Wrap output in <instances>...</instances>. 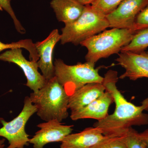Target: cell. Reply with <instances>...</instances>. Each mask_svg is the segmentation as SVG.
<instances>
[{
    "label": "cell",
    "instance_id": "cell-1",
    "mask_svg": "<svg viewBox=\"0 0 148 148\" xmlns=\"http://www.w3.org/2000/svg\"><path fill=\"white\" fill-rule=\"evenodd\" d=\"M119 78L116 71L110 70L105 75L102 84L113 98L115 108L113 113L93 124L108 137L121 136L130 127L148 124V114L143 112L148 111V97L140 106L128 102L117 87Z\"/></svg>",
    "mask_w": 148,
    "mask_h": 148
},
{
    "label": "cell",
    "instance_id": "cell-2",
    "mask_svg": "<svg viewBox=\"0 0 148 148\" xmlns=\"http://www.w3.org/2000/svg\"><path fill=\"white\" fill-rule=\"evenodd\" d=\"M29 98L36 107L38 116L44 121L57 120L61 122L69 116V96L56 76L31 93Z\"/></svg>",
    "mask_w": 148,
    "mask_h": 148
},
{
    "label": "cell",
    "instance_id": "cell-3",
    "mask_svg": "<svg viewBox=\"0 0 148 148\" xmlns=\"http://www.w3.org/2000/svg\"><path fill=\"white\" fill-rule=\"evenodd\" d=\"M136 32L132 29L112 28L85 40L80 45L87 49L86 62L95 65L101 58L118 53L131 42Z\"/></svg>",
    "mask_w": 148,
    "mask_h": 148
},
{
    "label": "cell",
    "instance_id": "cell-4",
    "mask_svg": "<svg viewBox=\"0 0 148 148\" xmlns=\"http://www.w3.org/2000/svg\"><path fill=\"white\" fill-rule=\"evenodd\" d=\"M110 27L106 15L93 8L86 5L80 16L74 22L65 24L61 29L62 45H80L85 40L98 34Z\"/></svg>",
    "mask_w": 148,
    "mask_h": 148
},
{
    "label": "cell",
    "instance_id": "cell-5",
    "mask_svg": "<svg viewBox=\"0 0 148 148\" xmlns=\"http://www.w3.org/2000/svg\"><path fill=\"white\" fill-rule=\"evenodd\" d=\"M54 65L55 76L69 96L85 85L103 82L104 77L99 74V69L89 62L69 65L61 59H56Z\"/></svg>",
    "mask_w": 148,
    "mask_h": 148
},
{
    "label": "cell",
    "instance_id": "cell-6",
    "mask_svg": "<svg viewBox=\"0 0 148 148\" xmlns=\"http://www.w3.org/2000/svg\"><path fill=\"white\" fill-rule=\"evenodd\" d=\"M37 112L36 107L29 96L25 97L23 109L16 117L10 121L0 118L3 127L0 128V137L6 139L8 146L6 148H24L29 145V135L25 130L29 120Z\"/></svg>",
    "mask_w": 148,
    "mask_h": 148
},
{
    "label": "cell",
    "instance_id": "cell-7",
    "mask_svg": "<svg viewBox=\"0 0 148 148\" xmlns=\"http://www.w3.org/2000/svg\"><path fill=\"white\" fill-rule=\"evenodd\" d=\"M0 60L13 63L21 68L27 79L26 86L36 92L45 85L47 80L38 71L37 62L28 61L22 53L21 48L9 49L0 54Z\"/></svg>",
    "mask_w": 148,
    "mask_h": 148
},
{
    "label": "cell",
    "instance_id": "cell-8",
    "mask_svg": "<svg viewBox=\"0 0 148 148\" xmlns=\"http://www.w3.org/2000/svg\"><path fill=\"white\" fill-rule=\"evenodd\" d=\"M148 4V0H123L106 15L110 27L132 29L136 16Z\"/></svg>",
    "mask_w": 148,
    "mask_h": 148
},
{
    "label": "cell",
    "instance_id": "cell-9",
    "mask_svg": "<svg viewBox=\"0 0 148 148\" xmlns=\"http://www.w3.org/2000/svg\"><path fill=\"white\" fill-rule=\"evenodd\" d=\"M40 128L29 140L34 148H44L49 143L62 142L73 131V125H64L57 120H51L40 123Z\"/></svg>",
    "mask_w": 148,
    "mask_h": 148
},
{
    "label": "cell",
    "instance_id": "cell-10",
    "mask_svg": "<svg viewBox=\"0 0 148 148\" xmlns=\"http://www.w3.org/2000/svg\"><path fill=\"white\" fill-rule=\"evenodd\" d=\"M121 52L116 61L125 71L119 77V79L128 78L135 81L142 78H148V54L147 52Z\"/></svg>",
    "mask_w": 148,
    "mask_h": 148
},
{
    "label": "cell",
    "instance_id": "cell-11",
    "mask_svg": "<svg viewBox=\"0 0 148 148\" xmlns=\"http://www.w3.org/2000/svg\"><path fill=\"white\" fill-rule=\"evenodd\" d=\"M61 39V34L58 29H55L51 32L45 39L35 43L39 56L37 63L42 75L47 80L55 76V67L53 61V51Z\"/></svg>",
    "mask_w": 148,
    "mask_h": 148
},
{
    "label": "cell",
    "instance_id": "cell-12",
    "mask_svg": "<svg viewBox=\"0 0 148 148\" xmlns=\"http://www.w3.org/2000/svg\"><path fill=\"white\" fill-rule=\"evenodd\" d=\"M113 102L110 93L106 91L100 97L83 108L71 112L70 117L73 121L84 119L101 120L108 115L109 107Z\"/></svg>",
    "mask_w": 148,
    "mask_h": 148
},
{
    "label": "cell",
    "instance_id": "cell-13",
    "mask_svg": "<svg viewBox=\"0 0 148 148\" xmlns=\"http://www.w3.org/2000/svg\"><path fill=\"white\" fill-rule=\"evenodd\" d=\"M106 91L102 83L85 85L69 96V108L71 112L82 109L100 97Z\"/></svg>",
    "mask_w": 148,
    "mask_h": 148
},
{
    "label": "cell",
    "instance_id": "cell-14",
    "mask_svg": "<svg viewBox=\"0 0 148 148\" xmlns=\"http://www.w3.org/2000/svg\"><path fill=\"white\" fill-rule=\"evenodd\" d=\"M105 137L99 128L87 127L79 133H71L66 136L60 148H90Z\"/></svg>",
    "mask_w": 148,
    "mask_h": 148
},
{
    "label": "cell",
    "instance_id": "cell-15",
    "mask_svg": "<svg viewBox=\"0 0 148 148\" xmlns=\"http://www.w3.org/2000/svg\"><path fill=\"white\" fill-rule=\"evenodd\" d=\"M50 5L58 21L65 24L76 20L81 15L85 6L77 0H52Z\"/></svg>",
    "mask_w": 148,
    "mask_h": 148
},
{
    "label": "cell",
    "instance_id": "cell-16",
    "mask_svg": "<svg viewBox=\"0 0 148 148\" xmlns=\"http://www.w3.org/2000/svg\"><path fill=\"white\" fill-rule=\"evenodd\" d=\"M148 47V29L137 32L132 40L122 49L121 52L140 53L145 51Z\"/></svg>",
    "mask_w": 148,
    "mask_h": 148
},
{
    "label": "cell",
    "instance_id": "cell-17",
    "mask_svg": "<svg viewBox=\"0 0 148 148\" xmlns=\"http://www.w3.org/2000/svg\"><path fill=\"white\" fill-rule=\"evenodd\" d=\"M15 48H24L29 51V59L30 61L38 62L39 56L36 49L35 43L32 40H21L16 42L11 43H4L0 41V53L1 51L8 49Z\"/></svg>",
    "mask_w": 148,
    "mask_h": 148
},
{
    "label": "cell",
    "instance_id": "cell-18",
    "mask_svg": "<svg viewBox=\"0 0 148 148\" xmlns=\"http://www.w3.org/2000/svg\"><path fill=\"white\" fill-rule=\"evenodd\" d=\"M122 136L127 148H148L140 133L132 127L128 128Z\"/></svg>",
    "mask_w": 148,
    "mask_h": 148
},
{
    "label": "cell",
    "instance_id": "cell-19",
    "mask_svg": "<svg viewBox=\"0 0 148 148\" xmlns=\"http://www.w3.org/2000/svg\"><path fill=\"white\" fill-rule=\"evenodd\" d=\"M90 148H127L123 136L108 137L105 138Z\"/></svg>",
    "mask_w": 148,
    "mask_h": 148
},
{
    "label": "cell",
    "instance_id": "cell-20",
    "mask_svg": "<svg viewBox=\"0 0 148 148\" xmlns=\"http://www.w3.org/2000/svg\"><path fill=\"white\" fill-rule=\"evenodd\" d=\"M123 0H96L91 6L105 15L113 11Z\"/></svg>",
    "mask_w": 148,
    "mask_h": 148
},
{
    "label": "cell",
    "instance_id": "cell-21",
    "mask_svg": "<svg viewBox=\"0 0 148 148\" xmlns=\"http://www.w3.org/2000/svg\"><path fill=\"white\" fill-rule=\"evenodd\" d=\"M0 10H5L13 20L16 31L21 34L26 33V30L16 17L11 5V0H0Z\"/></svg>",
    "mask_w": 148,
    "mask_h": 148
},
{
    "label": "cell",
    "instance_id": "cell-22",
    "mask_svg": "<svg viewBox=\"0 0 148 148\" xmlns=\"http://www.w3.org/2000/svg\"><path fill=\"white\" fill-rule=\"evenodd\" d=\"M148 29V4L135 18L132 29L135 32Z\"/></svg>",
    "mask_w": 148,
    "mask_h": 148
},
{
    "label": "cell",
    "instance_id": "cell-23",
    "mask_svg": "<svg viewBox=\"0 0 148 148\" xmlns=\"http://www.w3.org/2000/svg\"><path fill=\"white\" fill-rule=\"evenodd\" d=\"M140 135L148 147V128L144 130L143 132H140Z\"/></svg>",
    "mask_w": 148,
    "mask_h": 148
},
{
    "label": "cell",
    "instance_id": "cell-24",
    "mask_svg": "<svg viewBox=\"0 0 148 148\" xmlns=\"http://www.w3.org/2000/svg\"><path fill=\"white\" fill-rule=\"evenodd\" d=\"M77 1L83 5L86 6L91 5L96 0H77Z\"/></svg>",
    "mask_w": 148,
    "mask_h": 148
},
{
    "label": "cell",
    "instance_id": "cell-25",
    "mask_svg": "<svg viewBox=\"0 0 148 148\" xmlns=\"http://www.w3.org/2000/svg\"><path fill=\"white\" fill-rule=\"evenodd\" d=\"M5 139L4 138L0 139V148H4L5 146Z\"/></svg>",
    "mask_w": 148,
    "mask_h": 148
},
{
    "label": "cell",
    "instance_id": "cell-26",
    "mask_svg": "<svg viewBox=\"0 0 148 148\" xmlns=\"http://www.w3.org/2000/svg\"><path fill=\"white\" fill-rule=\"evenodd\" d=\"M147 53L148 54V51H147Z\"/></svg>",
    "mask_w": 148,
    "mask_h": 148
}]
</instances>
